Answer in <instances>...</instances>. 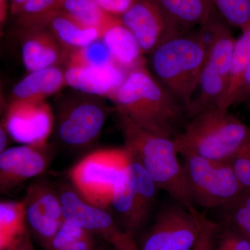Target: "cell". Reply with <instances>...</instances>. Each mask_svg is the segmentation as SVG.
Listing matches in <instances>:
<instances>
[{
    "label": "cell",
    "mask_w": 250,
    "mask_h": 250,
    "mask_svg": "<svg viewBox=\"0 0 250 250\" xmlns=\"http://www.w3.org/2000/svg\"><path fill=\"white\" fill-rule=\"evenodd\" d=\"M223 209L222 222L235 227L250 239V192H243L241 196Z\"/></svg>",
    "instance_id": "28"
},
{
    "label": "cell",
    "mask_w": 250,
    "mask_h": 250,
    "mask_svg": "<svg viewBox=\"0 0 250 250\" xmlns=\"http://www.w3.org/2000/svg\"><path fill=\"white\" fill-rule=\"evenodd\" d=\"M200 230V211L174 201L156 215L143 235L139 250H192Z\"/></svg>",
    "instance_id": "9"
},
{
    "label": "cell",
    "mask_w": 250,
    "mask_h": 250,
    "mask_svg": "<svg viewBox=\"0 0 250 250\" xmlns=\"http://www.w3.org/2000/svg\"><path fill=\"white\" fill-rule=\"evenodd\" d=\"M115 108L93 98L72 100L64 104L58 112L57 134L63 146L82 149L95 142L101 134L110 112Z\"/></svg>",
    "instance_id": "10"
},
{
    "label": "cell",
    "mask_w": 250,
    "mask_h": 250,
    "mask_svg": "<svg viewBox=\"0 0 250 250\" xmlns=\"http://www.w3.org/2000/svg\"><path fill=\"white\" fill-rule=\"evenodd\" d=\"M124 147L87 154L69 172L70 184L83 200L108 209L113 190L128 164Z\"/></svg>",
    "instance_id": "6"
},
{
    "label": "cell",
    "mask_w": 250,
    "mask_h": 250,
    "mask_svg": "<svg viewBox=\"0 0 250 250\" xmlns=\"http://www.w3.org/2000/svg\"><path fill=\"white\" fill-rule=\"evenodd\" d=\"M6 106H7V101L5 99L2 82L0 77V154L8 147L9 139V135L6 132L4 124V116Z\"/></svg>",
    "instance_id": "34"
},
{
    "label": "cell",
    "mask_w": 250,
    "mask_h": 250,
    "mask_svg": "<svg viewBox=\"0 0 250 250\" xmlns=\"http://www.w3.org/2000/svg\"><path fill=\"white\" fill-rule=\"evenodd\" d=\"M116 113L118 129L130 157L137 161L159 189L167 192L174 201L188 209L195 207L174 139L144 129L125 115Z\"/></svg>",
    "instance_id": "3"
},
{
    "label": "cell",
    "mask_w": 250,
    "mask_h": 250,
    "mask_svg": "<svg viewBox=\"0 0 250 250\" xmlns=\"http://www.w3.org/2000/svg\"><path fill=\"white\" fill-rule=\"evenodd\" d=\"M12 250H35L33 246V239L30 233L27 231L19 243Z\"/></svg>",
    "instance_id": "36"
},
{
    "label": "cell",
    "mask_w": 250,
    "mask_h": 250,
    "mask_svg": "<svg viewBox=\"0 0 250 250\" xmlns=\"http://www.w3.org/2000/svg\"><path fill=\"white\" fill-rule=\"evenodd\" d=\"M216 20L177 33L148 54L147 70L187 111L208 55Z\"/></svg>",
    "instance_id": "2"
},
{
    "label": "cell",
    "mask_w": 250,
    "mask_h": 250,
    "mask_svg": "<svg viewBox=\"0 0 250 250\" xmlns=\"http://www.w3.org/2000/svg\"><path fill=\"white\" fill-rule=\"evenodd\" d=\"M179 155L183 160L188 188L194 206L223 208L243 193L228 161L209 160L189 152L179 153Z\"/></svg>",
    "instance_id": "5"
},
{
    "label": "cell",
    "mask_w": 250,
    "mask_h": 250,
    "mask_svg": "<svg viewBox=\"0 0 250 250\" xmlns=\"http://www.w3.org/2000/svg\"><path fill=\"white\" fill-rule=\"evenodd\" d=\"M28 231L21 201L0 202V250H12Z\"/></svg>",
    "instance_id": "22"
},
{
    "label": "cell",
    "mask_w": 250,
    "mask_h": 250,
    "mask_svg": "<svg viewBox=\"0 0 250 250\" xmlns=\"http://www.w3.org/2000/svg\"><path fill=\"white\" fill-rule=\"evenodd\" d=\"M96 250H113L111 247L107 246H104V245H100L99 246L98 249Z\"/></svg>",
    "instance_id": "39"
},
{
    "label": "cell",
    "mask_w": 250,
    "mask_h": 250,
    "mask_svg": "<svg viewBox=\"0 0 250 250\" xmlns=\"http://www.w3.org/2000/svg\"><path fill=\"white\" fill-rule=\"evenodd\" d=\"M200 230L192 250H213L218 223L210 220L205 213H200Z\"/></svg>",
    "instance_id": "32"
},
{
    "label": "cell",
    "mask_w": 250,
    "mask_h": 250,
    "mask_svg": "<svg viewBox=\"0 0 250 250\" xmlns=\"http://www.w3.org/2000/svg\"><path fill=\"white\" fill-rule=\"evenodd\" d=\"M128 156V168L134 184L138 220L143 229L155 204L159 188L142 166L130 157L129 154Z\"/></svg>",
    "instance_id": "24"
},
{
    "label": "cell",
    "mask_w": 250,
    "mask_h": 250,
    "mask_svg": "<svg viewBox=\"0 0 250 250\" xmlns=\"http://www.w3.org/2000/svg\"><path fill=\"white\" fill-rule=\"evenodd\" d=\"M236 39L222 18L215 22L209 49L196 90L187 109L188 118L218 108L223 98Z\"/></svg>",
    "instance_id": "7"
},
{
    "label": "cell",
    "mask_w": 250,
    "mask_h": 250,
    "mask_svg": "<svg viewBox=\"0 0 250 250\" xmlns=\"http://www.w3.org/2000/svg\"><path fill=\"white\" fill-rule=\"evenodd\" d=\"M51 15L50 17L48 16L46 19L50 29L49 31L62 45L75 50L102 39L97 29L81 25L67 14Z\"/></svg>",
    "instance_id": "21"
},
{
    "label": "cell",
    "mask_w": 250,
    "mask_h": 250,
    "mask_svg": "<svg viewBox=\"0 0 250 250\" xmlns=\"http://www.w3.org/2000/svg\"><path fill=\"white\" fill-rule=\"evenodd\" d=\"M62 0H28L20 10L18 27L25 25L36 18L37 15L48 14Z\"/></svg>",
    "instance_id": "31"
},
{
    "label": "cell",
    "mask_w": 250,
    "mask_h": 250,
    "mask_svg": "<svg viewBox=\"0 0 250 250\" xmlns=\"http://www.w3.org/2000/svg\"><path fill=\"white\" fill-rule=\"evenodd\" d=\"M22 201L28 231L45 250L65 221L58 188L47 179H36Z\"/></svg>",
    "instance_id": "11"
},
{
    "label": "cell",
    "mask_w": 250,
    "mask_h": 250,
    "mask_svg": "<svg viewBox=\"0 0 250 250\" xmlns=\"http://www.w3.org/2000/svg\"><path fill=\"white\" fill-rule=\"evenodd\" d=\"M98 6L108 14L122 15L126 11L134 0H95Z\"/></svg>",
    "instance_id": "33"
},
{
    "label": "cell",
    "mask_w": 250,
    "mask_h": 250,
    "mask_svg": "<svg viewBox=\"0 0 250 250\" xmlns=\"http://www.w3.org/2000/svg\"></svg>",
    "instance_id": "40"
},
{
    "label": "cell",
    "mask_w": 250,
    "mask_h": 250,
    "mask_svg": "<svg viewBox=\"0 0 250 250\" xmlns=\"http://www.w3.org/2000/svg\"><path fill=\"white\" fill-rule=\"evenodd\" d=\"M250 139L228 159V162L243 189V192H250Z\"/></svg>",
    "instance_id": "30"
},
{
    "label": "cell",
    "mask_w": 250,
    "mask_h": 250,
    "mask_svg": "<svg viewBox=\"0 0 250 250\" xmlns=\"http://www.w3.org/2000/svg\"><path fill=\"white\" fill-rule=\"evenodd\" d=\"M6 0H0V23L2 22L6 11Z\"/></svg>",
    "instance_id": "38"
},
{
    "label": "cell",
    "mask_w": 250,
    "mask_h": 250,
    "mask_svg": "<svg viewBox=\"0 0 250 250\" xmlns=\"http://www.w3.org/2000/svg\"><path fill=\"white\" fill-rule=\"evenodd\" d=\"M250 98V62L247 68L244 77H243V83L240 88L239 91L237 94L235 104L244 103L248 99Z\"/></svg>",
    "instance_id": "35"
},
{
    "label": "cell",
    "mask_w": 250,
    "mask_h": 250,
    "mask_svg": "<svg viewBox=\"0 0 250 250\" xmlns=\"http://www.w3.org/2000/svg\"><path fill=\"white\" fill-rule=\"evenodd\" d=\"M228 25L241 31L250 27V0H210Z\"/></svg>",
    "instance_id": "26"
},
{
    "label": "cell",
    "mask_w": 250,
    "mask_h": 250,
    "mask_svg": "<svg viewBox=\"0 0 250 250\" xmlns=\"http://www.w3.org/2000/svg\"><path fill=\"white\" fill-rule=\"evenodd\" d=\"M250 138V126L228 110H206L189 119L174 138L179 153L189 152L209 160L227 161Z\"/></svg>",
    "instance_id": "4"
},
{
    "label": "cell",
    "mask_w": 250,
    "mask_h": 250,
    "mask_svg": "<svg viewBox=\"0 0 250 250\" xmlns=\"http://www.w3.org/2000/svg\"><path fill=\"white\" fill-rule=\"evenodd\" d=\"M64 72L69 86L98 96L109 97L125 78L120 67L113 62L101 66L68 65Z\"/></svg>",
    "instance_id": "16"
},
{
    "label": "cell",
    "mask_w": 250,
    "mask_h": 250,
    "mask_svg": "<svg viewBox=\"0 0 250 250\" xmlns=\"http://www.w3.org/2000/svg\"><path fill=\"white\" fill-rule=\"evenodd\" d=\"M112 62L107 47L103 39H100L84 47L72 50L68 65L101 66Z\"/></svg>",
    "instance_id": "27"
},
{
    "label": "cell",
    "mask_w": 250,
    "mask_h": 250,
    "mask_svg": "<svg viewBox=\"0 0 250 250\" xmlns=\"http://www.w3.org/2000/svg\"><path fill=\"white\" fill-rule=\"evenodd\" d=\"M66 84L65 72L57 66L29 72L13 88L9 101H42Z\"/></svg>",
    "instance_id": "17"
},
{
    "label": "cell",
    "mask_w": 250,
    "mask_h": 250,
    "mask_svg": "<svg viewBox=\"0 0 250 250\" xmlns=\"http://www.w3.org/2000/svg\"><path fill=\"white\" fill-rule=\"evenodd\" d=\"M213 250H250V239L228 223H218Z\"/></svg>",
    "instance_id": "29"
},
{
    "label": "cell",
    "mask_w": 250,
    "mask_h": 250,
    "mask_svg": "<svg viewBox=\"0 0 250 250\" xmlns=\"http://www.w3.org/2000/svg\"><path fill=\"white\" fill-rule=\"evenodd\" d=\"M69 17L81 25L97 29L103 37L108 29L121 23L103 11L95 0H62Z\"/></svg>",
    "instance_id": "23"
},
{
    "label": "cell",
    "mask_w": 250,
    "mask_h": 250,
    "mask_svg": "<svg viewBox=\"0 0 250 250\" xmlns=\"http://www.w3.org/2000/svg\"><path fill=\"white\" fill-rule=\"evenodd\" d=\"M23 64L29 72L57 66L62 61L60 42L50 31L38 27L18 28Z\"/></svg>",
    "instance_id": "15"
},
{
    "label": "cell",
    "mask_w": 250,
    "mask_h": 250,
    "mask_svg": "<svg viewBox=\"0 0 250 250\" xmlns=\"http://www.w3.org/2000/svg\"><path fill=\"white\" fill-rule=\"evenodd\" d=\"M52 108L45 100L7 101L4 124L9 139L20 145L45 146L54 127Z\"/></svg>",
    "instance_id": "12"
},
{
    "label": "cell",
    "mask_w": 250,
    "mask_h": 250,
    "mask_svg": "<svg viewBox=\"0 0 250 250\" xmlns=\"http://www.w3.org/2000/svg\"><path fill=\"white\" fill-rule=\"evenodd\" d=\"M65 221L93 233L113 250H139L134 237L122 228L111 212L83 200L70 183L58 188Z\"/></svg>",
    "instance_id": "8"
},
{
    "label": "cell",
    "mask_w": 250,
    "mask_h": 250,
    "mask_svg": "<svg viewBox=\"0 0 250 250\" xmlns=\"http://www.w3.org/2000/svg\"><path fill=\"white\" fill-rule=\"evenodd\" d=\"M28 0H11V9L12 13L17 14L20 10L22 9L23 5Z\"/></svg>",
    "instance_id": "37"
},
{
    "label": "cell",
    "mask_w": 250,
    "mask_h": 250,
    "mask_svg": "<svg viewBox=\"0 0 250 250\" xmlns=\"http://www.w3.org/2000/svg\"><path fill=\"white\" fill-rule=\"evenodd\" d=\"M45 146L19 145L6 148L0 154V193H6L48 168L53 158Z\"/></svg>",
    "instance_id": "14"
},
{
    "label": "cell",
    "mask_w": 250,
    "mask_h": 250,
    "mask_svg": "<svg viewBox=\"0 0 250 250\" xmlns=\"http://www.w3.org/2000/svg\"><path fill=\"white\" fill-rule=\"evenodd\" d=\"M108 98L116 112L155 134L174 139L187 125V109L147 67L131 69Z\"/></svg>",
    "instance_id": "1"
},
{
    "label": "cell",
    "mask_w": 250,
    "mask_h": 250,
    "mask_svg": "<svg viewBox=\"0 0 250 250\" xmlns=\"http://www.w3.org/2000/svg\"><path fill=\"white\" fill-rule=\"evenodd\" d=\"M98 239L88 230L65 220L45 250H96Z\"/></svg>",
    "instance_id": "25"
},
{
    "label": "cell",
    "mask_w": 250,
    "mask_h": 250,
    "mask_svg": "<svg viewBox=\"0 0 250 250\" xmlns=\"http://www.w3.org/2000/svg\"><path fill=\"white\" fill-rule=\"evenodd\" d=\"M181 31L191 30L221 18L210 0H157Z\"/></svg>",
    "instance_id": "18"
},
{
    "label": "cell",
    "mask_w": 250,
    "mask_h": 250,
    "mask_svg": "<svg viewBox=\"0 0 250 250\" xmlns=\"http://www.w3.org/2000/svg\"><path fill=\"white\" fill-rule=\"evenodd\" d=\"M121 22L134 36L143 54H148L180 29L157 0H134Z\"/></svg>",
    "instance_id": "13"
},
{
    "label": "cell",
    "mask_w": 250,
    "mask_h": 250,
    "mask_svg": "<svg viewBox=\"0 0 250 250\" xmlns=\"http://www.w3.org/2000/svg\"><path fill=\"white\" fill-rule=\"evenodd\" d=\"M112 62L118 67L134 68L143 53L133 34L122 23L108 29L102 37Z\"/></svg>",
    "instance_id": "20"
},
{
    "label": "cell",
    "mask_w": 250,
    "mask_h": 250,
    "mask_svg": "<svg viewBox=\"0 0 250 250\" xmlns=\"http://www.w3.org/2000/svg\"><path fill=\"white\" fill-rule=\"evenodd\" d=\"M250 62V27L242 31L236 39L229 70L228 83L218 108L229 110L235 104V100L243 83V77Z\"/></svg>",
    "instance_id": "19"
}]
</instances>
